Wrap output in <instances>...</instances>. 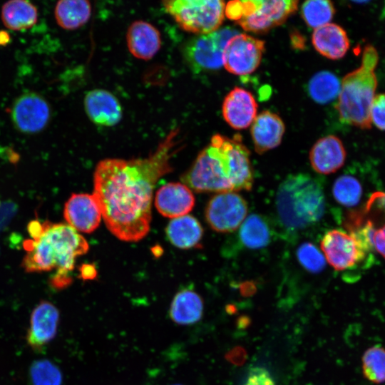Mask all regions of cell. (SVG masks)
Listing matches in <instances>:
<instances>
[{
  "instance_id": "1",
  "label": "cell",
  "mask_w": 385,
  "mask_h": 385,
  "mask_svg": "<svg viewBox=\"0 0 385 385\" xmlns=\"http://www.w3.org/2000/svg\"><path fill=\"white\" fill-rule=\"evenodd\" d=\"M178 130H172L144 158H107L96 165L93 195L110 232L125 242H137L150 230L154 187L172 170Z\"/></svg>"
},
{
  "instance_id": "2",
  "label": "cell",
  "mask_w": 385,
  "mask_h": 385,
  "mask_svg": "<svg viewBox=\"0 0 385 385\" xmlns=\"http://www.w3.org/2000/svg\"><path fill=\"white\" fill-rule=\"evenodd\" d=\"M276 208L280 221L287 228H307L324 215L325 197L322 186L308 174L291 175L279 186Z\"/></svg>"
},
{
  "instance_id": "3",
  "label": "cell",
  "mask_w": 385,
  "mask_h": 385,
  "mask_svg": "<svg viewBox=\"0 0 385 385\" xmlns=\"http://www.w3.org/2000/svg\"><path fill=\"white\" fill-rule=\"evenodd\" d=\"M378 62L377 50L368 44L363 50L361 66L343 78L337 105L343 123L361 129L371 128L370 108L377 87L375 69Z\"/></svg>"
},
{
  "instance_id": "4",
  "label": "cell",
  "mask_w": 385,
  "mask_h": 385,
  "mask_svg": "<svg viewBox=\"0 0 385 385\" xmlns=\"http://www.w3.org/2000/svg\"><path fill=\"white\" fill-rule=\"evenodd\" d=\"M182 180L197 192H234L231 168L221 135L212 137L210 143L198 154Z\"/></svg>"
},
{
  "instance_id": "5",
  "label": "cell",
  "mask_w": 385,
  "mask_h": 385,
  "mask_svg": "<svg viewBox=\"0 0 385 385\" xmlns=\"http://www.w3.org/2000/svg\"><path fill=\"white\" fill-rule=\"evenodd\" d=\"M374 230L373 223L367 220L349 232L337 229L327 232L320 242L327 262L337 271H346L359 266L374 249Z\"/></svg>"
},
{
  "instance_id": "6",
  "label": "cell",
  "mask_w": 385,
  "mask_h": 385,
  "mask_svg": "<svg viewBox=\"0 0 385 385\" xmlns=\"http://www.w3.org/2000/svg\"><path fill=\"white\" fill-rule=\"evenodd\" d=\"M163 6L181 29L200 35L217 30L225 16L220 0H169Z\"/></svg>"
},
{
  "instance_id": "7",
  "label": "cell",
  "mask_w": 385,
  "mask_h": 385,
  "mask_svg": "<svg viewBox=\"0 0 385 385\" xmlns=\"http://www.w3.org/2000/svg\"><path fill=\"white\" fill-rule=\"evenodd\" d=\"M297 4L293 0L240 1L241 14L237 23L247 31L267 32L284 23Z\"/></svg>"
},
{
  "instance_id": "8",
  "label": "cell",
  "mask_w": 385,
  "mask_h": 385,
  "mask_svg": "<svg viewBox=\"0 0 385 385\" xmlns=\"http://www.w3.org/2000/svg\"><path fill=\"white\" fill-rule=\"evenodd\" d=\"M237 32L225 27L197 36L184 48V56L195 72L217 70L222 66V54L227 41Z\"/></svg>"
},
{
  "instance_id": "9",
  "label": "cell",
  "mask_w": 385,
  "mask_h": 385,
  "mask_svg": "<svg viewBox=\"0 0 385 385\" xmlns=\"http://www.w3.org/2000/svg\"><path fill=\"white\" fill-rule=\"evenodd\" d=\"M245 200L236 192L216 193L208 201L205 216L215 231L227 233L235 231L247 217Z\"/></svg>"
},
{
  "instance_id": "10",
  "label": "cell",
  "mask_w": 385,
  "mask_h": 385,
  "mask_svg": "<svg viewBox=\"0 0 385 385\" xmlns=\"http://www.w3.org/2000/svg\"><path fill=\"white\" fill-rule=\"evenodd\" d=\"M264 51L263 41L245 34H237L225 46L222 66L235 75L250 74L259 66Z\"/></svg>"
},
{
  "instance_id": "11",
  "label": "cell",
  "mask_w": 385,
  "mask_h": 385,
  "mask_svg": "<svg viewBox=\"0 0 385 385\" xmlns=\"http://www.w3.org/2000/svg\"><path fill=\"white\" fill-rule=\"evenodd\" d=\"M51 111L48 102L36 93H26L14 103L11 118L16 129L25 133L42 130L50 120Z\"/></svg>"
},
{
  "instance_id": "12",
  "label": "cell",
  "mask_w": 385,
  "mask_h": 385,
  "mask_svg": "<svg viewBox=\"0 0 385 385\" xmlns=\"http://www.w3.org/2000/svg\"><path fill=\"white\" fill-rule=\"evenodd\" d=\"M63 216L76 231L91 233L100 225L102 213L93 194L74 193L64 205Z\"/></svg>"
},
{
  "instance_id": "13",
  "label": "cell",
  "mask_w": 385,
  "mask_h": 385,
  "mask_svg": "<svg viewBox=\"0 0 385 385\" xmlns=\"http://www.w3.org/2000/svg\"><path fill=\"white\" fill-rule=\"evenodd\" d=\"M59 322L57 307L48 301H41L33 310L26 339L35 351L41 350L56 337Z\"/></svg>"
},
{
  "instance_id": "14",
  "label": "cell",
  "mask_w": 385,
  "mask_h": 385,
  "mask_svg": "<svg viewBox=\"0 0 385 385\" xmlns=\"http://www.w3.org/2000/svg\"><path fill=\"white\" fill-rule=\"evenodd\" d=\"M155 205L163 216L173 219L186 215L192 210L195 197L184 183H168L156 192Z\"/></svg>"
},
{
  "instance_id": "15",
  "label": "cell",
  "mask_w": 385,
  "mask_h": 385,
  "mask_svg": "<svg viewBox=\"0 0 385 385\" xmlns=\"http://www.w3.org/2000/svg\"><path fill=\"white\" fill-rule=\"evenodd\" d=\"M221 140L230 164L234 192L250 190L254 178L248 149L239 135L233 138L221 135Z\"/></svg>"
},
{
  "instance_id": "16",
  "label": "cell",
  "mask_w": 385,
  "mask_h": 385,
  "mask_svg": "<svg viewBox=\"0 0 385 385\" xmlns=\"http://www.w3.org/2000/svg\"><path fill=\"white\" fill-rule=\"evenodd\" d=\"M257 104L253 96L241 88H235L225 98L222 112L225 121L233 128L244 129L257 116Z\"/></svg>"
},
{
  "instance_id": "17",
  "label": "cell",
  "mask_w": 385,
  "mask_h": 385,
  "mask_svg": "<svg viewBox=\"0 0 385 385\" xmlns=\"http://www.w3.org/2000/svg\"><path fill=\"white\" fill-rule=\"evenodd\" d=\"M84 107L89 119L98 125L113 126L122 118V108L118 100L104 89L88 91L84 98Z\"/></svg>"
},
{
  "instance_id": "18",
  "label": "cell",
  "mask_w": 385,
  "mask_h": 385,
  "mask_svg": "<svg viewBox=\"0 0 385 385\" xmlns=\"http://www.w3.org/2000/svg\"><path fill=\"white\" fill-rule=\"evenodd\" d=\"M346 153L342 140L329 135L319 139L309 152L312 168L318 173H335L345 163Z\"/></svg>"
},
{
  "instance_id": "19",
  "label": "cell",
  "mask_w": 385,
  "mask_h": 385,
  "mask_svg": "<svg viewBox=\"0 0 385 385\" xmlns=\"http://www.w3.org/2000/svg\"><path fill=\"white\" fill-rule=\"evenodd\" d=\"M126 42L130 53L142 60L151 59L160 50V31L151 24L142 20L133 21L126 33Z\"/></svg>"
},
{
  "instance_id": "20",
  "label": "cell",
  "mask_w": 385,
  "mask_h": 385,
  "mask_svg": "<svg viewBox=\"0 0 385 385\" xmlns=\"http://www.w3.org/2000/svg\"><path fill=\"white\" fill-rule=\"evenodd\" d=\"M284 124L276 113L265 111L252 123L251 135L255 151L262 154L277 147L284 133Z\"/></svg>"
},
{
  "instance_id": "21",
  "label": "cell",
  "mask_w": 385,
  "mask_h": 385,
  "mask_svg": "<svg viewBox=\"0 0 385 385\" xmlns=\"http://www.w3.org/2000/svg\"><path fill=\"white\" fill-rule=\"evenodd\" d=\"M312 42L317 51L333 60L344 57L349 48L346 32L342 27L333 23L314 29Z\"/></svg>"
},
{
  "instance_id": "22",
  "label": "cell",
  "mask_w": 385,
  "mask_h": 385,
  "mask_svg": "<svg viewBox=\"0 0 385 385\" xmlns=\"http://www.w3.org/2000/svg\"><path fill=\"white\" fill-rule=\"evenodd\" d=\"M203 301L194 290L185 288L173 297L169 309L173 322L180 325H190L197 322L203 314Z\"/></svg>"
},
{
  "instance_id": "23",
  "label": "cell",
  "mask_w": 385,
  "mask_h": 385,
  "mask_svg": "<svg viewBox=\"0 0 385 385\" xmlns=\"http://www.w3.org/2000/svg\"><path fill=\"white\" fill-rule=\"evenodd\" d=\"M165 231L171 244L180 249H190L199 245L203 235L201 224L195 217L189 215L172 219Z\"/></svg>"
},
{
  "instance_id": "24",
  "label": "cell",
  "mask_w": 385,
  "mask_h": 385,
  "mask_svg": "<svg viewBox=\"0 0 385 385\" xmlns=\"http://www.w3.org/2000/svg\"><path fill=\"white\" fill-rule=\"evenodd\" d=\"M4 25L12 31H25L36 24L38 9L35 5L25 0H12L6 2L1 8Z\"/></svg>"
},
{
  "instance_id": "25",
  "label": "cell",
  "mask_w": 385,
  "mask_h": 385,
  "mask_svg": "<svg viewBox=\"0 0 385 385\" xmlns=\"http://www.w3.org/2000/svg\"><path fill=\"white\" fill-rule=\"evenodd\" d=\"M91 6L85 0H62L57 2L54 16L57 24L66 30H74L90 19Z\"/></svg>"
},
{
  "instance_id": "26",
  "label": "cell",
  "mask_w": 385,
  "mask_h": 385,
  "mask_svg": "<svg viewBox=\"0 0 385 385\" xmlns=\"http://www.w3.org/2000/svg\"><path fill=\"white\" fill-rule=\"evenodd\" d=\"M240 242L252 250L261 249L271 241V230L267 220L258 214L247 216L240 226Z\"/></svg>"
},
{
  "instance_id": "27",
  "label": "cell",
  "mask_w": 385,
  "mask_h": 385,
  "mask_svg": "<svg viewBox=\"0 0 385 385\" xmlns=\"http://www.w3.org/2000/svg\"><path fill=\"white\" fill-rule=\"evenodd\" d=\"M341 89L339 78L332 73L320 71L314 75L308 83V93L317 103H328L338 97Z\"/></svg>"
},
{
  "instance_id": "28",
  "label": "cell",
  "mask_w": 385,
  "mask_h": 385,
  "mask_svg": "<svg viewBox=\"0 0 385 385\" xmlns=\"http://www.w3.org/2000/svg\"><path fill=\"white\" fill-rule=\"evenodd\" d=\"M363 189L359 180L349 175L339 176L332 186L335 200L345 207H354L361 200Z\"/></svg>"
},
{
  "instance_id": "29",
  "label": "cell",
  "mask_w": 385,
  "mask_h": 385,
  "mask_svg": "<svg viewBox=\"0 0 385 385\" xmlns=\"http://www.w3.org/2000/svg\"><path fill=\"white\" fill-rule=\"evenodd\" d=\"M364 376L374 384L385 382V349L374 345L367 349L361 358Z\"/></svg>"
},
{
  "instance_id": "30",
  "label": "cell",
  "mask_w": 385,
  "mask_h": 385,
  "mask_svg": "<svg viewBox=\"0 0 385 385\" xmlns=\"http://www.w3.org/2000/svg\"><path fill=\"white\" fill-rule=\"evenodd\" d=\"M301 11L305 23L309 27L316 29L331 21L335 9L330 1L309 0L302 4Z\"/></svg>"
},
{
  "instance_id": "31",
  "label": "cell",
  "mask_w": 385,
  "mask_h": 385,
  "mask_svg": "<svg viewBox=\"0 0 385 385\" xmlns=\"http://www.w3.org/2000/svg\"><path fill=\"white\" fill-rule=\"evenodd\" d=\"M32 385H61L62 373L59 368L48 359L34 361L29 368Z\"/></svg>"
},
{
  "instance_id": "32",
  "label": "cell",
  "mask_w": 385,
  "mask_h": 385,
  "mask_svg": "<svg viewBox=\"0 0 385 385\" xmlns=\"http://www.w3.org/2000/svg\"><path fill=\"white\" fill-rule=\"evenodd\" d=\"M297 257L304 269L311 273H319L326 267V259L319 249L311 242H304L297 250Z\"/></svg>"
},
{
  "instance_id": "33",
  "label": "cell",
  "mask_w": 385,
  "mask_h": 385,
  "mask_svg": "<svg viewBox=\"0 0 385 385\" xmlns=\"http://www.w3.org/2000/svg\"><path fill=\"white\" fill-rule=\"evenodd\" d=\"M370 119L379 129L385 130V93L375 95L370 108Z\"/></svg>"
},
{
  "instance_id": "34",
  "label": "cell",
  "mask_w": 385,
  "mask_h": 385,
  "mask_svg": "<svg viewBox=\"0 0 385 385\" xmlns=\"http://www.w3.org/2000/svg\"><path fill=\"white\" fill-rule=\"evenodd\" d=\"M244 385H274L269 371L262 367L252 368Z\"/></svg>"
},
{
  "instance_id": "35",
  "label": "cell",
  "mask_w": 385,
  "mask_h": 385,
  "mask_svg": "<svg viewBox=\"0 0 385 385\" xmlns=\"http://www.w3.org/2000/svg\"><path fill=\"white\" fill-rule=\"evenodd\" d=\"M247 354L245 348L235 346L228 351L225 354V359L232 364L242 366L247 360Z\"/></svg>"
},
{
  "instance_id": "36",
  "label": "cell",
  "mask_w": 385,
  "mask_h": 385,
  "mask_svg": "<svg viewBox=\"0 0 385 385\" xmlns=\"http://www.w3.org/2000/svg\"><path fill=\"white\" fill-rule=\"evenodd\" d=\"M372 245L374 249L385 259V224L381 227L374 230Z\"/></svg>"
},
{
  "instance_id": "37",
  "label": "cell",
  "mask_w": 385,
  "mask_h": 385,
  "mask_svg": "<svg viewBox=\"0 0 385 385\" xmlns=\"http://www.w3.org/2000/svg\"><path fill=\"white\" fill-rule=\"evenodd\" d=\"M73 282L71 274L55 273L49 279V284L55 289H63Z\"/></svg>"
},
{
  "instance_id": "38",
  "label": "cell",
  "mask_w": 385,
  "mask_h": 385,
  "mask_svg": "<svg viewBox=\"0 0 385 385\" xmlns=\"http://www.w3.org/2000/svg\"><path fill=\"white\" fill-rule=\"evenodd\" d=\"M43 231V224L38 220H33L28 225V232L32 240L38 239Z\"/></svg>"
},
{
  "instance_id": "39",
  "label": "cell",
  "mask_w": 385,
  "mask_h": 385,
  "mask_svg": "<svg viewBox=\"0 0 385 385\" xmlns=\"http://www.w3.org/2000/svg\"><path fill=\"white\" fill-rule=\"evenodd\" d=\"M96 275L94 268H91V265H84L81 268V277L83 279H91Z\"/></svg>"
},
{
  "instance_id": "40",
  "label": "cell",
  "mask_w": 385,
  "mask_h": 385,
  "mask_svg": "<svg viewBox=\"0 0 385 385\" xmlns=\"http://www.w3.org/2000/svg\"><path fill=\"white\" fill-rule=\"evenodd\" d=\"M371 199L373 200L374 201H376L378 202V205L385 210V193L384 192H380V193L377 192L373 195Z\"/></svg>"
},
{
  "instance_id": "41",
  "label": "cell",
  "mask_w": 385,
  "mask_h": 385,
  "mask_svg": "<svg viewBox=\"0 0 385 385\" xmlns=\"http://www.w3.org/2000/svg\"><path fill=\"white\" fill-rule=\"evenodd\" d=\"M11 41V36L8 32L0 31V46H6Z\"/></svg>"
},
{
  "instance_id": "42",
  "label": "cell",
  "mask_w": 385,
  "mask_h": 385,
  "mask_svg": "<svg viewBox=\"0 0 385 385\" xmlns=\"http://www.w3.org/2000/svg\"><path fill=\"white\" fill-rule=\"evenodd\" d=\"M250 324V319L246 316H242L239 318L237 325L240 329H245Z\"/></svg>"
},
{
  "instance_id": "43",
  "label": "cell",
  "mask_w": 385,
  "mask_h": 385,
  "mask_svg": "<svg viewBox=\"0 0 385 385\" xmlns=\"http://www.w3.org/2000/svg\"><path fill=\"white\" fill-rule=\"evenodd\" d=\"M226 311L228 314H234L236 311L235 308L234 306H232V305H228L226 308Z\"/></svg>"
},
{
  "instance_id": "44",
  "label": "cell",
  "mask_w": 385,
  "mask_h": 385,
  "mask_svg": "<svg viewBox=\"0 0 385 385\" xmlns=\"http://www.w3.org/2000/svg\"><path fill=\"white\" fill-rule=\"evenodd\" d=\"M174 385H180V384H174Z\"/></svg>"
},
{
  "instance_id": "45",
  "label": "cell",
  "mask_w": 385,
  "mask_h": 385,
  "mask_svg": "<svg viewBox=\"0 0 385 385\" xmlns=\"http://www.w3.org/2000/svg\"><path fill=\"white\" fill-rule=\"evenodd\" d=\"M308 385H312V384H308Z\"/></svg>"
}]
</instances>
